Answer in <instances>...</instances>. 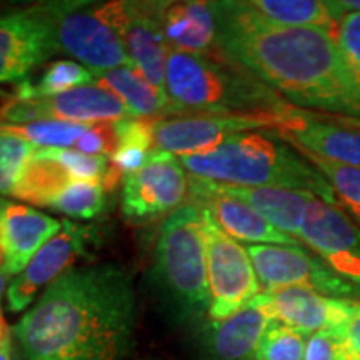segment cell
I'll use <instances>...</instances> for the list:
<instances>
[{
  "label": "cell",
  "mask_w": 360,
  "mask_h": 360,
  "mask_svg": "<svg viewBox=\"0 0 360 360\" xmlns=\"http://www.w3.org/2000/svg\"><path fill=\"white\" fill-rule=\"evenodd\" d=\"M39 152L49 159L58 162L74 180L84 182H97L102 186V180L109 172L110 159L101 155H85L74 148L39 147Z\"/></svg>",
  "instance_id": "4dcf8cb0"
},
{
  "label": "cell",
  "mask_w": 360,
  "mask_h": 360,
  "mask_svg": "<svg viewBox=\"0 0 360 360\" xmlns=\"http://www.w3.org/2000/svg\"><path fill=\"white\" fill-rule=\"evenodd\" d=\"M180 164L193 177L209 182L305 191L339 207L334 191L322 174L295 147L274 132L255 130L233 135L205 154L180 157Z\"/></svg>",
  "instance_id": "3957f363"
},
{
  "label": "cell",
  "mask_w": 360,
  "mask_h": 360,
  "mask_svg": "<svg viewBox=\"0 0 360 360\" xmlns=\"http://www.w3.org/2000/svg\"><path fill=\"white\" fill-rule=\"evenodd\" d=\"M97 12L122 40L134 69L165 94V65L172 49L160 29L155 2H97Z\"/></svg>",
  "instance_id": "8fae6325"
},
{
  "label": "cell",
  "mask_w": 360,
  "mask_h": 360,
  "mask_svg": "<svg viewBox=\"0 0 360 360\" xmlns=\"http://www.w3.org/2000/svg\"><path fill=\"white\" fill-rule=\"evenodd\" d=\"M0 267H2V250H0Z\"/></svg>",
  "instance_id": "60d3db41"
},
{
  "label": "cell",
  "mask_w": 360,
  "mask_h": 360,
  "mask_svg": "<svg viewBox=\"0 0 360 360\" xmlns=\"http://www.w3.org/2000/svg\"><path fill=\"white\" fill-rule=\"evenodd\" d=\"M272 319L249 304L224 321H207L200 332L202 360H255Z\"/></svg>",
  "instance_id": "ffe728a7"
},
{
  "label": "cell",
  "mask_w": 360,
  "mask_h": 360,
  "mask_svg": "<svg viewBox=\"0 0 360 360\" xmlns=\"http://www.w3.org/2000/svg\"><path fill=\"white\" fill-rule=\"evenodd\" d=\"M169 117L276 114L287 103L254 75L224 57L170 51L165 65Z\"/></svg>",
  "instance_id": "277c9868"
},
{
  "label": "cell",
  "mask_w": 360,
  "mask_h": 360,
  "mask_svg": "<svg viewBox=\"0 0 360 360\" xmlns=\"http://www.w3.org/2000/svg\"><path fill=\"white\" fill-rule=\"evenodd\" d=\"M297 150L327 180L339 200V205H345V209L360 220V167H350V165L326 160L302 148H297Z\"/></svg>",
  "instance_id": "83f0119b"
},
{
  "label": "cell",
  "mask_w": 360,
  "mask_h": 360,
  "mask_svg": "<svg viewBox=\"0 0 360 360\" xmlns=\"http://www.w3.org/2000/svg\"><path fill=\"white\" fill-rule=\"evenodd\" d=\"M270 24L283 27H322L334 30L342 17L330 0H247Z\"/></svg>",
  "instance_id": "cb8c5ba5"
},
{
  "label": "cell",
  "mask_w": 360,
  "mask_h": 360,
  "mask_svg": "<svg viewBox=\"0 0 360 360\" xmlns=\"http://www.w3.org/2000/svg\"><path fill=\"white\" fill-rule=\"evenodd\" d=\"M290 146L326 160L360 167V129L328 122L292 107L281 127L272 130Z\"/></svg>",
  "instance_id": "d6986e66"
},
{
  "label": "cell",
  "mask_w": 360,
  "mask_h": 360,
  "mask_svg": "<svg viewBox=\"0 0 360 360\" xmlns=\"http://www.w3.org/2000/svg\"><path fill=\"white\" fill-rule=\"evenodd\" d=\"M272 321L312 335L337 330L360 312L359 300L335 299L307 289L264 290L252 300Z\"/></svg>",
  "instance_id": "2e32d148"
},
{
  "label": "cell",
  "mask_w": 360,
  "mask_h": 360,
  "mask_svg": "<svg viewBox=\"0 0 360 360\" xmlns=\"http://www.w3.org/2000/svg\"><path fill=\"white\" fill-rule=\"evenodd\" d=\"M57 52L45 4L0 15V84L19 82Z\"/></svg>",
  "instance_id": "4fadbf2b"
},
{
  "label": "cell",
  "mask_w": 360,
  "mask_h": 360,
  "mask_svg": "<svg viewBox=\"0 0 360 360\" xmlns=\"http://www.w3.org/2000/svg\"><path fill=\"white\" fill-rule=\"evenodd\" d=\"M11 278H12V276H8L6 270L0 267V300H2V295L7 292L8 285H11V282H12Z\"/></svg>",
  "instance_id": "f35d334b"
},
{
  "label": "cell",
  "mask_w": 360,
  "mask_h": 360,
  "mask_svg": "<svg viewBox=\"0 0 360 360\" xmlns=\"http://www.w3.org/2000/svg\"><path fill=\"white\" fill-rule=\"evenodd\" d=\"M72 148L85 155L112 157L119 148V135H117L115 122L92 124Z\"/></svg>",
  "instance_id": "d6a6232c"
},
{
  "label": "cell",
  "mask_w": 360,
  "mask_h": 360,
  "mask_svg": "<svg viewBox=\"0 0 360 360\" xmlns=\"http://www.w3.org/2000/svg\"><path fill=\"white\" fill-rule=\"evenodd\" d=\"M135 328L137 300L125 270L70 269L13 327V360H125Z\"/></svg>",
  "instance_id": "7a4b0ae2"
},
{
  "label": "cell",
  "mask_w": 360,
  "mask_h": 360,
  "mask_svg": "<svg viewBox=\"0 0 360 360\" xmlns=\"http://www.w3.org/2000/svg\"><path fill=\"white\" fill-rule=\"evenodd\" d=\"M155 283L180 321L209 314L205 244L197 207L182 205L164 219L155 252Z\"/></svg>",
  "instance_id": "5b68a950"
},
{
  "label": "cell",
  "mask_w": 360,
  "mask_h": 360,
  "mask_svg": "<svg viewBox=\"0 0 360 360\" xmlns=\"http://www.w3.org/2000/svg\"><path fill=\"white\" fill-rule=\"evenodd\" d=\"M70 182H74L70 174L58 162L40 154L37 147L13 188L12 197L37 207H51L53 199Z\"/></svg>",
  "instance_id": "d4e9b609"
},
{
  "label": "cell",
  "mask_w": 360,
  "mask_h": 360,
  "mask_svg": "<svg viewBox=\"0 0 360 360\" xmlns=\"http://www.w3.org/2000/svg\"><path fill=\"white\" fill-rule=\"evenodd\" d=\"M205 244L209 319L224 321L247 307L260 292L247 247L229 237L209 214L200 210Z\"/></svg>",
  "instance_id": "8992f818"
},
{
  "label": "cell",
  "mask_w": 360,
  "mask_h": 360,
  "mask_svg": "<svg viewBox=\"0 0 360 360\" xmlns=\"http://www.w3.org/2000/svg\"><path fill=\"white\" fill-rule=\"evenodd\" d=\"M92 231L72 220H62V231L40 249L25 270L12 278L6 292L7 307L12 314L22 312L34 302L40 289L64 276L85 255Z\"/></svg>",
  "instance_id": "9a60e30c"
},
{
  "label": "cell",
  "mask_w": 360,
  "mask_h": 360,
  "mask_svg": "<svg viewBox=\"0 0 360 360\" xmlns=\"http://www.w3.org/2000/svg\"><path fill=\"white\" fill-rule=\"evenodd\" d=\"M307 334L272 321L260 340L255 360H304Z\"/></svg>",
  "instance_id": "f546056e"
},
{
  "label": "cell",
  "mask_w": 360,
  "mask_h": 360,
  "mask_svg": "<svg viewBox=\"0 0 360 360\" xmlns=\"http://www.w3.org/2000/svg\"><path fill=\"white\" fill-rule=\"evenodd\" d=\"M304 360H354L337 330L315 332L309 337Z\"/></svg>",
  "instance_id": "836d02e7"
},
{
  "label": "cell",
  "mask_w": 360,
  "mask_h": 360,
  "mask_svg": "<svg viewBox=\"0 0 360 360\" xmlns=\"http://www.w3.org/2000/svg\"><path fill=\"white\" fill-rule=\"evenodd\" d=\"M62 231V222L32 207L0 197V250L2 269L19 276L35 254Z\"/></svg>",
  "instance_id": "ac0fdd59"
},
{
  "label": "cell",
  "mask_w": 360,
  "mask_h": 360,
  "mask_svg": "<svg viewBox=\"0 0 360 360\" xmlns=\"http://www.w3.org/2000/svg\"><path fill=\"white\" fill-rule=\"evenodd\" d=\"M0 360H13V345L0 349Z\"/></svg>",
  "instance_id": "ab89813d"
},
{
  "label": "cell",
  "mask_w": 360,
  "mask_h": 360,
  "mask_svg": "<svg viewBox=\"0 0 360 360\" xmlns=\"http://www.w3.org/2000/svg\"><path fill=\"white\" fill-rule=\"evenodd\" d=\"M191 175L179 157L154 150L142 169L122 182V214L127 222L148 224L169 217L187 204Z\"/></svg>",
  "instance_id": "30bf717a"
},
{
  "label": "cell",
  "mask_w": 360,
  "mask_h": 360,
  "mask_svg": "<svg viewBox=\"0 0 360 360\" xmlns=\"http://www.w3.org/2000/svg\"><path fill=\"white\" fill-rule=\"evenodd\" d=\"M45 7L58 51L77 58L96 77L132 65L122 40L98 15L97 2H47Z\"/></svg>",
  "instance_id": "52a82bcc"
},
{
  "label": "cell",
  "mask_w": 360,
  "mask_h": 360,
  "mask_svg": "<svg viewBox=\"0 0 360 360\" xmlns=\"http://www.w3.org/2000/svg\"><path fill=\"white\" fill-rule=\"evenodd\" d=\"M35 150L37 147L22 139L0 135V195H12Z\"/></svg>",
  "instance_id": "1f68e13d"
},
{
  "label": "cell",
  "mask_w": 360,
  "mask_h": 360,
  "mask_svg": "<svg viewBox=\"0 0 360 360\" xmlns=\"http://www.w3.org/2000/svg\"><path fill=\"white\" fill-rule=\"evenodd\" d=\"M96 85L114 94L130 117L135 119H167L169 98L143 79L132 65L119 67L96 77Z\"/></svg>",
  "instance_id": "603a6c76"
},
{
  "label": "cell",
  "mask_w": 360,
  "mask_h": 360,
  "mask_svg": "<svg viewBox=\"0 0 360 360\" xmlns=\"http://www.w3.org/2000/svg\"><path fill=\"white\" fill-rule=\"evenodd\" d=\"M342 15L345 13H360V0H332Z\"/></svg>",
  "instance_id": "74e56055"
},
{
  "label": "cell",
  "mask_w": 360,
  "mask_h": 360,
  "mask_svg": "<svg viewBox=\"0 0 360 360\" xmlns=\"http://www.w3.org/2000/svg\"><path fill=\"white\" fill-rule=\"evenodd\" d=\"M107 205V191L97 182L74 180L53 199L49 209L70 219L90 220L103 212Z\"/></svg>",
  "instance_id": "f1b7e54d"
},
{
  "label": "cell",
  "mask_w": 360,
  "mask_h": 360,
  "mask_svg": "<svg viewBox=\"0 0 360 360\" xmlns=\"http://www.w3.org/2000/svg\"><path fill=\"white\" fill-rule=\"evenodd\" d=\"M89 129L90 125L87 124L39 120V122L20 125L0 124V135H12V137L22 139L35 147L72 148Z\"/></svg>",
  "instance_id": "4316f807"
},
{
  "label": "cell",
  "mask_w": 360,
  "mask_h": 360,
  "mask_svg": "<svg viewBox=\"0 0 360 360\" xmlns=\"http://www.w3.org/2000/svg\"><path fill=\"white\" fill-rule=\"evenodd\" d=\"M94 82H96V75L87 67L79 64V62L57 60L49 64L37 84L25 80V82L17 85L13 96L19 98L51 97L67 92V90L92 85Z\"/></svg>",
  "instance_id": "484cf974"
},
{
  "label": "cell",
  "mask_w": 360,
  "mask_h": 360,
  "mask_svg": "<svg viewBox=\"0 0 360 360\" xmlns=\"http://www.w3.org/2000/svg\"><path fill=\"white\" fill-rule=\"evenodd\" d=\"M334 35L360 77V13H345L334 27Z\"/></svg>",
  "instance_id": "e575fe53"
},
{
  "label": "cell",
  "mask_w": 360,
  "mask_h": 360,
  "mask_svg": "<svg viewBox=\"0 0 360 360\" xmlns=\"http://www.w3.org/2000/svg\"><path fill=\"white\" fill-rule=\"evenodd\" d=\"M299 240L337 276L360 287V227L339 207L321 199L310 202Z\"/></svg>",
  "instance_id": "5bb4252c"
},
{
  "label": "cell",
  "mask_w": 360,
  "mask_h": 360,
  "mask_svg": "<svg viewBox=\"0 0 360 360\" xmlns=\"http://www.w3.org/2000/svg\"><path fill=\"white\" fill-rule=\"evenodd\" d=\"M217 53L254 75L287 103L360 124V77L322 27L270 24L249 2H214Z\"/></svg>",
  "instance_id": "6da1fadb"
},
{
  "label": "cell",
  "mask_w": 360,
  "mask_h": 360,
  "mask_svg": "<svg viewBox=\"0 0 360 360\" xmlns=\"http://www.w3.org/2000/svg\"><path fill=\"white\" fill-rule=\"evenodd\" d=\"M217 187L233 199L244 202L270 225L299 240L305 210L317 197L305 191L278 187H242L217 184Z\"/></svg>",
  "instance_id": "7402d4cb"
},
{
  "label": "cell",
  "mask_w": 360,
  "mask_h": 360,
  "mask_svg": "<svg viewBox=\"0 0 360 360\" xmlns=\"http://www.w3.org/2000/svg\"><path fill=\"white\" fill-rule=\"evenodd\" d=\"M187 204L209 214L214 222L237 242H247L250 245H300V240L270 225L244 202L224 193L215 182L191 175Z\"/></svg>",
  "instance_id": "e0dca14e"
},
{
  "label": "cell",
  "mask_w": 360,
  "mask_h": 360,
  "mask_svg": "<svg viewBox=\"0 0 360 360\" xmlns=\"http://www.w3.org/2000/svg\"><path fill=\"white\" fill-rule=\"evenodd\" d=\"M130 117L122 102L114 94L98 85L72 89L67 92L40 98H19L12 96L0 105V124L20 125L39 120H57L74 124L117 122Z\"/></svg>",
  "instance_id": "7c38bea8"
},
{
  "label": "cell",
  "mask_w": 360,
  "mask_h": 360,
  "mask_svg": "<svg viewBox=\"0 0 360 360\" xmlns=\"http://www.w3.org/2000/svg\"><path fill=\"white\" fill-rule=\"evenodd\" d=\"M337 332L344 339L352 359L360 360V312L355 314L345 326L337 328Z\"/></svg>",
  "instance_id": "d590c367"
},
{
  "label": "cell",
  "mask_w": 360,
  "mask_h": 360,
  "mask_svg": "<svg viewBox=\"0 0 360 360\" xmlns=\"http://www.w3.org/2000/svg\"><path fill=\"white\" fill-rule=\"evenodd\" d=\"M290 109L292 105L276 114H205L159 119L154 125V150L179 159L205 154L233 135L278 129Z\"/></svg>",
  "instance_id": "ba28073f"
},
{
  "label": "cell",
  "mask_w": 360,
  "mask_h": 360,
  "mask_svg": "<svg viewBox=\"0 0 360 360\" xmlns=\"http://www.w3.org/2000/svg\"><path fill=\"white\" fill-rule=\"evenodd\" d=\"M13 345V334L6 321V315H4L2 305H0V349Z\"/></svg>",
  "instance_id": "8d00e7d4"
},
{
  "label": "cell",
  "mask_w": 360,
  "mask_h": 360,
  "mask_svg": "<svg viewBox=\"0 0 360 360\" xmlns=\"http://www.w3.org/2000/svg\"><path fill=\"white\" fill-rule=\"evenodd\" d=\"M157 19L172 51L202 56L217 52V15L214 2H155Z\"/></svg>",
  "instance_id": "44dd1931"
},
{
  "label": "cell",
  "mask_w": 360,
  "mask_h": 360,
  "mask_svg": "<svg viewBox=\"0 0 360 360\" xmlns=\"http://www.w3.org/2000/svg\"><path fill=\"white\" fill-rule=\"evenodd\" d=\"M247 252L260 287L265 290L307 289L360 302V287L337 276L322 259L302 245H249Z\"/></svg>",
  "instance_id": "9c48e42d"
}]
</instances>
